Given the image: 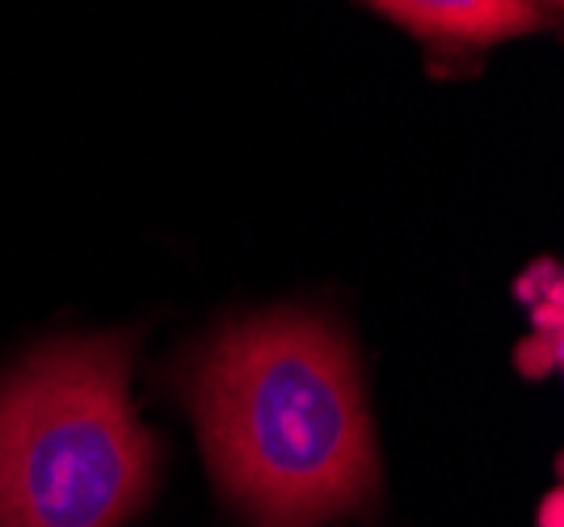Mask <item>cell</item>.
<instances>
[{
    "mask_svg": "<svg viewBox=\"0 0 564 527\" xmlns=\"http://www.w3.org/2000/svg\"><path fill=\"white\" fill-rule=\"evenodd\" d=\"M152 473L122 337L55 342L0 384V527H118Z\"/></svg>",
    "mask_w": 564,
    "mask_h": 527,
    "instance_id": "2",
    "label": "cell"
},
{
    "mask_svg": "<svg viewBox=\"0 0 564 527\" xmlns=\"http://www.w3.org/2000/svg\"><path fill=\"white\" fill-rule=\"evenodd\" d=\"M527 4H535V9H540V4H547V9H556L561 0H527Z\"/></svg>",
    "mask_w": 564,
    "mask_h": 527,
    "instance_id": "5",
    "label": "cell"
},
{
    "mask_svg": "<svg viewBox=\"0 0 564 527\" xmlns=\"http://www.w3.org/2000/svg\"><path fill=\"white\" fill-rule=\"evenodd\" d=\"M417 34L451 43H497L543 25V13L527 0H376Z\"/></svg>",
    "mask_w": 564,
    "mask_h": 527,
    "instance_id": "3",
    "label": "cell"
},
{
    "mask_svg": "<svg viewBox=\"0 0 564 527\" xmlns=\"http://www.w3.org/2000/svg\"><path fill=\"white\" fill-rule=\"evenodd\" d=\"M540 527H561V494H552L543 503V524Z\"/></svg>",
    "mask_w": 564,
    "mask_h": 527,
    "instance_id": "4",
    "label": "cell"
},
{
    "mask_svg": "<svg viewBox=\"0 0 564 527\" xmlns=\"http://www.w3.org/2000/svg\"><path fill=\"white\" fill-rule=\"evenodd\" d=\"M189 401L219 490L261 527L367 506L379 455L350 342L304 312L240 321L198 363Z\"/></svg>",
    "mask_w": 564,
    "mask_h": 527,
    "instance_id": "1",
    "label": "cell"
}]
</instances>
